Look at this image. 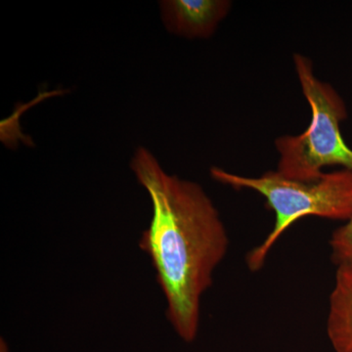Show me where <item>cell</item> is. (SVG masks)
Here are the masks:
<instances>
[{
    "label": "cell",
    "instance_id": "cell-1",
    "mask_svg": "<svg viewBox=\"0 0 352 352\" xmlns=\"http://www.w3.org/2000/svg\"><path fill=\"white\" fill-rule=\"evenodd\" d=\"M131 168L153 208L139 248L156 271L168 305L166 318L184 342H194L201 296L228 251L226 226L200 185L168 175L146 148L136 150Z\"/></svg>",
    "mask_w": 352,
    "mask_h": 352
},
{
    "label": "cell",
    "instance_id": "cell-2",
    "mask_svg": "<svg viewBox=\"0 0 352 352\" xmlns=\"http://www.w3.org/2000/svg\"><path fill=\"white\" fill-rule=\"evenodd\" d=\"M210 175L221 184L236 190H252L265 198L274 212L275 223L265 240L245 258L248 267L258 272L278 239L298 219L317 217L349 220L352 217V171L324 173L317 179H292L278 171H267L258 177L234 175L220 168H210Z\"/></svg>",
    "mask_w": 352,
    "mask_h": 352
},
{
    "label": "cell",
    "instance_id": "cell-3",
    "mask_svg": "<svg viewBox=\"0 0 352 352\" xmlns=\"http://www.w3.org/2000/svg\"><path fill=\"white\" fill-rule=\"evenodd\" d=\"M294 64L312 118L300 135L280 136L275 140L278 173L309 182L320 177L325 166H340L352 171V149L344 142L340 127L347 118L346 104L332 85L315 76L309 58L296 53Z\"/></svg>",
    "mask_w": 352,
    "mask_h": 352
},
{
    "label": "cell",
    "instance_id": "cell-4",
    "mask_svg": "<svg viewBox=\"0 0 352 352\" xmlns=\"http://www.w3.org/2000/svg\"><path fill=\"white\" fill-rule=\"evenodd\" d=\"M232 7L228 0H164L162 18L166 29L186 38H208Z\"/></svg>",
    "mask_w": 352,
    "mask_h": 352
},
{
    "label": "cell",
    "instance_id": "cell-5",
    "mask_svg": "<svg viewBox=\"0 0 352 352\" xmlns=\"http://www.w3.org/2000/svg\"><path fill=\"white\" fill-rule=\"evenodd\" d=\"M327 333L333 351L352 352V263L338 266L329 302Z\"/></svg>",
    "mask_w": 352,
    "mask_h": 352
},
{
    "label": "cell",
    "instance_id": "cell-6",
    "mask_svg": "<svg viewBox=\"0 0 352 352\" xmlns=\"http://www.w3.org/2000/svg\"><path fill=\"white\" fill-rule=\"evenodd\" d=\"M331 258L336 265L352 263V217L333 231L330 239Z\"/></svg>",
    "mask_w": 352,
    "mask_h": 352
},
{
    "label": "cell",
    "instance_id": "cell-7",
    "mask_svg": "<svg viewBox=\"0 0 352 352\" xmlns=\"http://www.w3.org/2000/svg\"><path fill=\"white\" fill-rule=\"evenodd\" d=\"M0 352H8L7 351L6 342L1 340V346H0Z\"/></svg>",
    "mask_w": 352,
    "mask_h": 352
}]
</instances>
